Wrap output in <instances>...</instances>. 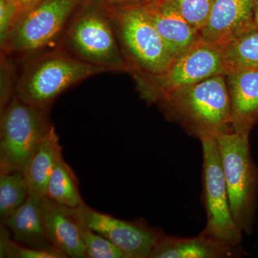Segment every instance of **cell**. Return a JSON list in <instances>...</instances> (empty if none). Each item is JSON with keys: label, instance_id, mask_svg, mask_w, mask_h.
I'll list each match as a JSON object with an SVG mask.
<instances>
[{"label": "cell", "instance_id": "obj_2", "mask_svg": "<svg viewBox=\"0 0 258 258\" xmlns=\"http://www.w3.org/2000/svg\"><path fill=\"white\" fill-rule=\"evenodd\" d=\"M229 68L222 47L200 36L158 74H132L142 99L157 103L172 93L217 76L227 75Z\"/></svg>", "mask_w": 258, "mask_h": 258}, {"label": "cell", "instance_id": "obj_14", "mask_svg": "<svg viewBox=\"0 0 258 258\" xmlns=\"http://www.w3.org/2000/svg\"><path fill=\"white\" fill-rule=\"evenodd\" d=\"M141 7L176 57L200 37L169 0H148Z\"/></svg>", "mask_w": 258, "mask_h": 258}, {"label": "cell", "instance_id": "obj_13", "mask_svg": "<svg viewBox=\"0 0 258 258\" xmlns=\"http://www.w3.org/2000/svg\"><path fill=\"white\" fill-rule=\"evenodd\" d=\"M43 215L51 245L66 257L86 258L81 221L75 209L56 203L45 196Z\"/></svg>", "mask_w": 258, "mask_h": 258}, {"label": "cell", "instance_id": "obj_24", "mask_svg": "<svg viewBox=\"0 0 258 258\" xmlns=\"http://www.w3.org/2000/svg\"><path fill=\"white\" fill-rule=\"evenodd\" d=\"M23 10L16 0H0V41L4 43Z\"/></svg>", "mask_w": 258, "mask_h": 258}, {"label": "cell", "instance_id": "obj_10", "mask_svg": "<svg viewBox=\"0 0 258 258\" xmlns=\"http://www.w3.org/2000/svg\"><path fill=\"white\" fill-rule=\"evenodd\" d=\"M88 227L119 248L127 258H147L163 235L151 227L125 221L94 210L83 203L75 209Z\"/></svg>", "mask_w": 258, "mask_h": 258}, {"label": "cell", "instance_id": "obj_8", "mask_svg": "<svg viewBox=\"0 0 258 258\" xmlns=\"http://www.w3.org/2000/svg\"><path fill=\"white\" fill-rule=\"evenodd\" d=\"M81 0H42L23 10L1 45L4 54H31L55 41Z\"/></svg>", "mask_w": 258, "mask_h": 258}, {"label": "cell", "instance_id": "obj_5", "mask_svg": "<svg viewBox=\"0 0 258 258\" xmlns=\"http://www.w3.org/2000/svg\"><path fill=\"white\" fill-rule=\"evenodd\" d=\"M215 138L232 217L241 232L247 231L253 215L258 182L257 169L249 150V135L229 129L219 132Z\"/></svg>", "mask_w": 258, "mask_h": 258}, {"label": "cell", "instance_id": "obj_15", "mask_svg": "<svg viewBox=\"0 0 258 258\" xmlns=\"http://www.w3.org/2000/svg\"><path fill=\"white\" fill-rule=\"evenodd\" d=\"M45 196L29 195L23 205L2 224L10 231L12 239L18 243L35 247H54L47 239L44 223Z\"/></svg>", "mask_w": 258, "mask_h": 258}, {"label": "cell", "instance_id": "obj_23", "mask_svg": "<svg viewBox=\"0 0 258 258\" xmlns=\"http://www.w3.org/2000/svg\"><path fill=\"white\" fill-rule=\"evenodd\" d=\"M184 20L200 33L208 23L214 0H169Z\"/></svg>", "mask_w": 258, "mask_h": 258}, {"label": "cell", "instance_id": "obj_21", "mask_svg": "<svg viewBox=\"0 0 258 258\" xmlns=\"http://www.w3.org/2000/svg\"><path fill=\"white\" fill-rule=\"evenodd\" d=\"M0 257L8 258H66L55 247L35 248L18 243L12 239L6 226L0 227Z\"/></svg>", "mask_w": 258, "mask_h": 258}, {"label": "cell", "instance_id": "obj_1", "mask_svg": "<svg viewBox=\"0 0 258 258\" xmlns=\"http://www.w3.org/2000/svg\"><path fill=\"white\" fill-rule=\"evenodd\" d=\"M159 105L200 139L232 129L226 75H217L179 90Z\"/></svg>", "mask_w": 258, "mask_h": 258}, {"label": "cell", "instance_id": "obj_26", "mask_svg": "<svg viewBox=\"0 0 258 258\" xmlns=\"http://www.w3.org/2000/svg\"><path fill=\"white\" fill-rule=\"evenodd\" d=\"M111 3H115V4H129V3H138L142 0H107Z\"/></svg>", "mask_w": 258, "mask_h": 258}, {"label": "cell", "instance_id": "obj_7", "mask_svg": "<svg viewBox=\"0 0 258 258\" xmlns=\"http://www.w3.org/2000/svg\"><path fill=\"white\" fill-rule=\"evenodd\" d=\"M48 111L25 103L16 94L13 96L1 112L0 172H25L51 125Z\"/></svg>", "mask_w": 258, "mask_h": 258}, {"label": "cell", "instance_id": "obj_12", "mask_svg": "<svg viewBox=\"0 0 258 258\" xmlns=\"http://www.w3.org/2000/svg\"><path fill=\"white\" fill-rule=\"evenodd\" d=\"M230 95L231 128L249 135L258 121V69L237 68L226 75Z\"/></svg>", "mask_w": 258, "mask_h": 258}, {"label": "cell", "instance_id": "obj_16", "mask_svg": "<svg viewBox=\"0 0 258 258\" xmlns=\"http://www.w3.org/2000/svg\"><path fill=\"white\" fill-rule=\"evenodd\" d=\"M61 157L60 139L55 127L50 125L24 172L29 195L46 196L47 183Z\"/></svg>", "mask_w": 258, "mask_h": 258}, {"label": "cell", "instance_id": "obj_4", "mask_svg": "<svg viewBox=\"0 0 258 258\" xmlns=\"http://www.w3.org/2000/svg\"><path fill=\"white\" fill-rule=\"evenodd\" d=\"M108 15L132 74H160L175 59L141 5Z\"/></svg>", "mask_w": 258, "mask_h": 258}, {"label": "cell", "instance_id": "obj_19", "mask_svg": "<svg viewBox=\"0 0 258 258\" xmlns=\"http://www.w3.org/2000/svg\"><path fill=\"white\" fill-rule=\"evenodd\" d=\"M229 71L237 68L258 69V28L245 30L222 47Z\"/></svg>", "mask_w": 258, "mask_h": 258}, {"label": "cell", "instance_id": "obj_27", "mask_svg": "<svg viewBox=\"0 0 258 258\" xmlns=\"http://www.w3.org/2000/svg\"><path fill=\"white\" fill-rule=\"evenodd\" d=\"M254 26L258 28V0H256L254 8Z\"/></svg>", "mask_w": 258, "mask_h": 258}, {"label": "cell", "instance_id": "obj_18", "mask_svg": "<svg viewBox=\"0 0 258 258\" xmlns=\"http://www.w3.org/2000/svg\"><path fill=\"white\" fill-rule=\"evenodd\" d=\"M46 197L68 208H79L84 201L79 189L77 176L69 164L61 157L47 183Z\"/></svg>", "mask_w": 258, "mask_h": 258}, {"label": "cell", "instance_id": "obj_9", "mask_svg": "<svg viewBox=\"0 0 258 258\" xmlns=\"http://www.w3.org/2000/svg\"><path fill=\"white\" fill-rule=\"evenodd\" d=\"M200 139L203 146L204 195L208 217L203 233L234 248L240 243L242 232L231 211L217 139L215 136Z\"/></svg>", "mask_w": 258, "mask_h": 258}, {"label": "cell", "instance_id": "obj_20", "mask_svg": "<svg viewBox=\"0 0 258 258\" xmlns=\"http://www.w3.org/2000/svg\"><path fill=\"white\" fill-rule=\"evenodd\" d=\"M29 196L28 184L21 171L0 172L1 222L18 210Z\"/></svg>", "mask_w": 258, "mask_h": 258}, {"label": "cell", "instance_id": "obj_22", "mask_svg": "<svg viewBox=\"0 0 258 258\" xmlns=\"http://www.w3.org/2000/svg\"><path fill=\"white\" fill-rule=\"evenodd\" d=\"M80 221L86 257L127 258L119 248L107 240L106 237L90 228L81 219Z\"/></svg>", "mask_w": 258, "mask_h": 258}, {"label": "cell", "instance_id": "obj_25", "mask_svg": "<svg viewBox=\"0 0 258 258\" xmlns=\"http://www.w3.org/2000/svg\"><path fill=\"white\" fill-rule=\"evenodd\" d=\"M19 5L23 10H28L32 7L35 6L42 0H16Z\"/></svg>", "mask_w": 258, "mask_h": 258}, {"label": "cell", "instance_id": "obj_17", "mask_svg": "<svg viewBox=\"0 0 258 258\" xmlns=\"http://www.w3.org/2000/svg\"><path fill=\"white\" fill-rule=\"evenodd\" d=\"M233 249L204 233L195 238H175L163 235L149 257H226L233 254Z\"/></svg>", "mask_w": 258, "mask_h": 258}, {"label": "cell", "instance_id": "obj_3", "mask_svg": "<svg viewBox=\"0 0 258 258\" xmlns=\"http://www.w3.org/2000/svg\"><path fill=\"white\" fill-rule=\"evenodd\" d=\"M104 69L86 63L62 50L39 56L23 70L15 86L22 101L44 110L60 94Z\"/></svg>", "mask_w": 258, "mask_h": 258}, {"label": "cell", "instance_id": "obj_11", "mask_svg": "<svg viewBox=\"0 0 258 258\" xmlns=\"http://www.w3.org/2000/svg\"><path fill=\"white\" fill-rule=\"evenodd\" d=\"M256 0H214L208 23L200 32L207 41L222 47L254 26Z\"/></svg>", "mask_w": 258, "mask_h": 258}, {"label": "cell", "instance_id": "obj_6", "mask_svg": "<svg viewBox=\"0 0 258 258\" xmlns=\"http://www.w3.org/2000/svg\"><path fill=\"white\" fill-rule=\"evenodd\" d=\"M61 50L106 71H128L109 16L95 8L82 10L69 23Z\"/></svg>", "mask_w": 258, "mask_h": 258}]
</instances>
